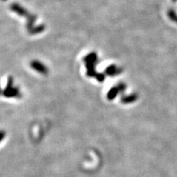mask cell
<instances>
[{
	"label": "cell",
	"mask_w": 177,
	"mask_h": 177,
	"mask_svg": "<svg viewBox=\"0 0 177 177\" xmlns=\"http://www.w3.org/2000/svg\"><path fill=\"white\" fill-rule=\"evenodd\" d=\"M120 91V88L119 87H117V88H112L110 91L109 92V94H108V98L109 99H113V98H115V96L117 95V92Z\"/></svg>",
	"instance_id": "obj_1"
}]
</instances>
